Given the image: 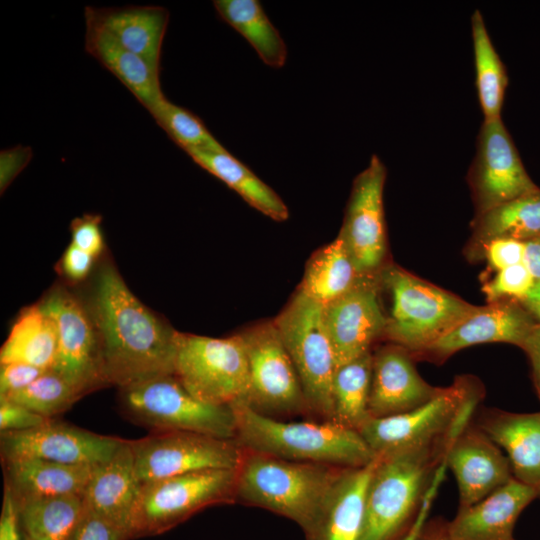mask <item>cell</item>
I'll return each mask as SVG.
<instances>
[{"instance_id":"6da1fadb","label":"cell","mask_w":540,"mask_h":540,"mask_svg":"<svg viewBox=\"0 0 540 540\" xmlns=\"http://www.w3.org/2000/svg\"><path fill=\"white\" fill-rule=\"evenodd\" d=\"M88 310L107 386L122 388L174 374L177 331L134 295L112 264L98 272Z\"/></svg>"},{"instance_id":"7a4b0ae2","label":"cell","mask_w":540,"mask_h":540,"mask_svg":"<svg viewBox=\"0 0 540 540\" xmlns=\"http://www.w3.org/2000/svg\"><path fill=\"white\" fill-rule=\"evenodd\" d=\"M230 407L235 440L247 451L339 468L363 467L376 458L358 431L335 421H279L243 401Z\"/></svg>"},{"instance_id":"3957f363","label":"cell","mask_w":540,"mask_h":540,"mask_svg":"<svg viewBox=\"0 0 540 540\" xmlns=\"http://www.w3.org/2000/svg\"><path fill=\"white\" fill-rule=\"evenodd\" d=\"M343 469L247 451L237 469L235 500L295 522L306 536Z\"/></svg>"},{"instance_id":"277c9868","label":"cell","mask_w":540,"mask_h":540,"mask_svg":"<svg viewBox=\"0 0 540 540\" xmlns=\"http://www.w3.org/2000/svg\"><path fill=\"white\" fill-rule=\"evenodd\" d=\"M463 428L426 446L377 456L359 540H394L411 525L435 471Z\"/></svg>"},{"instance_id":"5b68a950","label":"cell","mask_w":540,"mask_h":540,"mask_svg":"<svg viewBox=\"0 0 540 540\" xmlns=\"http://www.w3.org/2000/svg\"><path fill=\"white\" fill-rule=\"evenodd\" d=\"M378 283L389 299V308L384 310V338L404 347L412 356L478 308L391 262L378 274Z\"/></svg>"},{"instance_id":"8992f818","label":"cell","mask_w":540,"mask_h":540,"mask_svg":"<svg viewBox=\"0 0 540 540\" xmlns=\"http://www.w3.org/2000/svg\"><path fill=\"white\" fill-rule=\"evenodd\" d=\"M125 418L153 431H190L223 439L236 437L233 410L192 396L174 374L119 388Z\"/></svg>"},{"instance_id":"52a82bcc","label":"cell","mask_w":540,"mask_h":540,"mask_svg":"<svg viewBox=\"0 0 540 540\" xmlns=\"http://www.w3.org/2000/svg\"><path fill=\"white\" fill-rule=\"evenodd\" d=\"M482 388L463 376L425 404L405 413L367 420L358 430L375 456L432 444L469 423Z\"/></svg>"},{"instance_id":"ba28073f","label":"cell","mask_w":540,"mask_h":540,"mask_svg":"<svg viewBox=\"0 0 540 540\" xmlns=\"http://www.w3.org/2000/svg\"><path fill=\"white\" fill-rule=\"evenodd\" d=\"M237 470L211 469L140 484L130 539L162 534L209 506L235 500Z\"/></svg>"},{"instance_id":"9c48e42d","label":"cell","mask_w":540,"mask_h":540,"mask_svg":"<svg viewBox=\"0 0 540 540\" xmlns=\"http://www.w3.org/2000/svg\"><path fill=\"white\" fill-rule=\"evenodd\" d=\"M174 376L202 402L248 403L249 367L240 334L214 338L177 331Z\"/></svg>"},{"instance_id":"30bf717a","label":"cell","mask_w":540,"mask_h":540,"mask_svg":"<svg viewBox=\"0 0 540 540\" xmlns=\"http://www.w3.org/2000/svg\"><path fill=\"white\" fill-rule=\"evenodd\" d=\"M323 307L298 290L273 322L297 371L308 408L333 421L336 363Z\"/></svg>"},{"instance_id":"8fae6325","label":"cell","mask_w":540,"mask_h":540,"mask_svg":"<svg viewBox=\"0 0 540 540\" xmlns=\"http://www.w3.org/2000/svg\"><path fill=\"white\" fill-rule=\"evenodd\" d=\"M129 442L140 484L203 470H237L244 456L234 439L190 431H153Z\"/></svg>"},{"instance_id":"7c38bea8","label":"cell","mask_w":540,"mask_h":540,"mask_svg":"<svg viewBox=\"0 0 540 540\" xmlns=\"http://www.w3.org/2000/svg\"><path fill=\"white\" fill-rule=\"evenodd\" d=\"M39 306L57 330V351L51 369L81 397L107 386L100 341L88 307L63 288L52 290Z\"/></svg>"},{"instance_id":"4fadbf2b","label":"cell","mask_w":540,"mask_h":540,"mask_svg":"<svg viewBox=\"0 0 540 540\" xmlns=\"http://www.w3.org/2000/svg\"><path fill=\"white\" fill-rule=\"evenodd\" d=\"M247 355L248 404L261 414H295L309 409L291 357L274 322L239 333Z\"/></svg>"},{"instance_id":"5bb4252c","label":"cell","mask_w":540,"mask_h":540,"mask_svg":"<svg viewBox=\"0 0 540 540\" xmlns=\"http://www.w3.org/2000/svg\"><path fill=\"white\" fill-rule=\"evenodd\" d=\"M466 179L475 215L540 189L526 171L502 118L483 120Z\"/></svg>"},{"instance_id":"9a60e30c","label":"cell","mask_w":540,"mask_h":540,"mask_svg":"<svg viewBox=\"0 0 540 540\" xmlns=\"http://www.w3.org/2000/svg\"><path fill=\"white\" fill-rule=\"evenodd\" d=\"M386 177V166L372 155L353 181L338 234L362 276H377L390 263L384 211Z\"/></svg>"},{"instance_id":"2e32d148","label":"cell","mask_w":540,"mask_h":540,"mask_svg":"<svg viewBox=\"0 0 540 540\" xmlns=\"http://www.w3.org/2000/svg\"><path fill=\"white\" fill-rule=\"evenodd\" d=\"M123 439L51 419L23 431L0 432L1 461L37 458L65 465L97 466L108 461Z\"/></svg>"},{"instance_id":"e0dca14e","label":"cell","mask_w":540,"mask_h":540,"mask_svg":"<svg viewBox=\"0 0 540 540\" xmlns=\"http://www.w3.org/2000/svg\"><path fill=\"white\" fill-rule=\"evenodd\" d=\"M336 368L368 352L384 338L386 316L377 276L364 277L349 292L323 307Z\"/></svg>"},{"instance_id":"ac0fdd59","label":"cell","mask_w":540,"mask_h":540,"mask_svg":"<svg viewBox=\"0 0 540 540\" xmlns=\"http://www.w3.org/2000/svg\"><path fill=\"white\" fill-rule=\"evenodd\" d=\"M537 323L517 301L491 302L478 306L475 312L413 358L441 363L459 350L478 344L509 343L520 347Z\"/></svg>"},{"instance_id":"d6986e66","label":"cell","mask_w":540,"mask_h":540,"mask_svg":"<svg viewBox=\"0 0 540 540\" xmlns=\"http://www.w3.org/2000/svg\"><path fill=\"white\" fill-rule=\"evenodd\" d=\"M457 481L459 510L479 502L513 478L507 456L478 426L469 423L444 456Z\"/></svg>"},{"instance_id":"ffe728a7","label":"cell","mask_w":540,"mask_h":540,"mask_svg":"<svg viewBox=\"0 0 540 540\" xmlns=\"http://www.w3.org/2000/svg\"><path fill=\"white\" fill-rule=\"evenodd\" d=\"M412 354L390 343L372 352V377L368 409L380 418L413 410L436 396L441 388L418 373Z\"/></svg>"},{"instance_id":"44dd1931","label":"cell","mask_w":540,"mask_h":540,"mask_svg":"<svg viewBox=\"0 0 540 540\" xmlns=\"http://www.w3.org/2000/svg\"><path fill=\"white\" fill-rule=\"evenodd\" d=\"M535 498L532 488L512 478L479 502L460 509L445 526L458 540H514L515 523Z\"/></svg>"},{"instance_id":"7402d4cb","label":"cell","mask_w":540,"mask_h":540,"mask_svg":"<svg viewBox=\"0 0 540 540\" xmlns=\"http://www.w3.org/2000/svg\"><path fill=\"white\" fill-rule=\"evenodd\" d=\"M85 23L99 27L120 45L160 71L161 51L169 12L161 6H86Z\"/></svg>"},{"instance_id":"603a6c76","label":"cell","mask_w":540,"mask_h":540,"mask_svg":"<svg viewBox=\"0 0 540 540\" xmlns=\"http://www.w3.org/2000/svg\"><path fill=\"white\" fill-rule=\"evenodd\" d=\"M139 489L130 442L123 439L108 461L95 466L82 495L84 507L124 529L130 537Z\"/></svg>"},{"instance_id":"cb8c5ba5","label":"cell","mask_w":540,"mask_h":540,"mask_svg":"<svg viewBox=\"0 0 540 540\" xmlns=\"http://www.w3.org/2000/svg\"><path fill=\"white\" fill-rule=\"evenodd\" d=\"M478 427L506 452L513 478L540 498V412L486 410Z\"/></svg>"},{"instance_id":"d4e9b609","label":"cell","mask_w":540,"mask_h":540,"mask_svg":"<svg viewBox=\"0 0 540 540\" xmlns=\"http://www.w3.org/2000/svg\"><path fill=\"white\" fill-rule=\"evenodd\" d=\"M376 463L377 456L368 465L342 470L307 540H359Z\"/></svg>"},{"instance_id":"484cf974","label":"cell","mask_w":540,"mask_h":540,"mask_svg":"<svg viewBox=\"0 0 540 540\" xmlns=\"http://www.w3.org/2000/svg\"><path fill=\"white\" fill-rule=\"evenodd\" d=\"M4 484L16 501L83 495L95 466L65 465L37 458L2 460Z\"/></svg>"},{"instance_id":"4316f807","label":"cell","mask_w":540,"mask_h":540,"mask_svg":"<svg viewBox=\"0 0 540 540\" xmlns=\"http://www.w3.org/2000/svg\"><path fill=\"white\" fill-rule=\"evenodd\" d=\"M85 50L111 72L152 114L166 99L159 72L103 29L86 24Z\"/></svg>"},{"instance_id":"83f0119b","label":"cell","mask_w":540,"mask_h":540,"mask_svg":"<svg viewBox=\"0 0 540 540\" xmlns=\"http://www.w3.org/2000/svg\"><path fill=\"white\" fill-rule=\"evenodd\" d=\"M539 235L540 189L475 215L464 254L470 262L480 261L482 249L490 241H526Z\"/></svg>"},{"instance_id":"f1b7e54d","label":"cell","mask_w":540,"mask_h":540,"mask_svg":"<svg viewBox=\"0 0 540 540\" xmlns=\"http://www.w3.org/2000/svg\"><path fill=\"white\" fill-rule=\"evenodd\" d=\"M187 154L259 212L275 221L288 219L289 210L279 195L227 149L193 150Z\"/></svg>"},{"instance_id":"f546056e","label":"cell","mask_w":540,"mask_h":540,"mask_svg":"<svg viewBox=\"0 0 540 540\" xmlns=\"http://www.w3.org/2000/svg\"><path fill=\"white\" fill-rule=\"evenodd\" d=\"M57 351V330L39 304L24 309L0 350V364L25 363L52 368Z\"/></svg>"},{"instance_id":"4dcf8cb0","label":"cell","mask_w":540,"mask_h":540,"mask_svg":"<svg viewBox=\"0 0 540 540\" xmlns=\"http://www.w3.org/2000/svg\"><path fill=\"white\" fill-rule=\"evenodd\" d=\"M362 276L343 240L337 238L309 260L299 290L323 306L354 288Z\"/></svg>"},{"instance_id":"1f68e13d","label":"cell","mask_w":540,"mask_h":540,"mask_svg":"<svg viewBox=\"0 0 540 540\" xmlns=\"http://www.w3.org/2000/svg\"><path fill=\"white\" fill-rule=\"evenodd\" d=\"M219 17L241 34L269 67L282 68L287 47L257 0H215Z\"/></svg>"},{"instance_id":"d6a6232c","label":"cell","mask_w":540,"mask_h":540,"mask_svg":"<svg viewBox=\"0 0 540 540\" xmlns=\"http://www.w3.org/2000/svg\"><path fill=\"white\" fill-rule=\"evenodd\" d=\"M471 33L475 64V85L484 120L501 118L508 85L506 67L496 51L483 15L476 9L471 15Z\"/></svg>"},{"instance_id":"836d02e7","label":"cell","mask_w":540,"mask_h":540,"mask_svg":"<svg viewBox=\"0 0 540 540\" xmlns=\"http://www.w3.org/2000/svg\"><path fill=\"white\" fill-rule=\"evenodd\" d=\"M16 503L27 540H68L84 512L80 495L38 497Z\"/></svg>"},{"instance_id":"e575fe53","label":"cell","mask_w":540,"mask_h":540,"mask_svg":"<svg viewBox=\"0 0 540 540\" xmlns=\"http://www.w3.org/2000/svg\"><path fill=\"white\" fill-rule=\"evenodd\" d=\"M371 377L372 351L336 368L332 382L333 421L358 431L371 418Z\"/></svg>"},{"instance_id":"d590c367","label":"cell","mask_w":540,"mask_h":540,"mask_svg":"<svg viewBox=\"0 0 540 540\" xmlns=\"http://www.w3.org/2000/svg\"><path fill=\"white\" fill-rule=\"evenodd\" d=\"M80 398V394L62 376L49 369L24 389L0 401L15 402L43 417L54 419Z\"/></svg>"},{"instance_id":"8d00e7d4","label":"cell","mask_w":540,"mask_h":540,"mask_svg":"<svg viewBox=\"0 0 540 540\" xmlns=\"http://www.w3.org/2000/svg\"><path fill=\"white\" fill-rule=\"evenodd\" d=\"M151 115L169 138L186 153L193 150L226 149L197 115L167 98Z\"/></svg>"},{"instance_id":"74e56055","label":"cell","mask_w":540,"mask_h":540,"mask_svg":"<svg viewBox=\"0 0 540 540\" xmlns=\"http://www.w3.org/2000/svg\"><path fill=\"white\" fill-rule=\"evenodd\" d=\"M524 259V258H523ZM532 280L524 261L494 272L483 282L482 291L488 303L511 299L525 305Z\"/></svg>"},{"instance_id":"f35d334b","label":"cell","mask_w":540,"mask_h":540,"mask_svg":"<svg viewBox=\"0 0 540 540\" xmlns=\"http://www.w3.org/2000/svg\"><path fill=\"white\" fill-rule=\"evenodd\" d=\"M68 540H130V537L124 529L84 507Z\"/></svg>"},{"instance_id":"ab89813d","label":"cell","mask_w":540,"mask_h":540,"mask_svg":"<svg viewBox=\"0 0 540 540\" xmlns=\"http://www.w3.org/2000/svg\"><path fill=\"white\" fill-rule=\"evenodd\" d=\"M524 241L496 239L487 243L481 252L480 261H486L488 270L496 272L523 261Z\"/></svg>"},{"instance_id":"60d3db41","label":"cell","mask_w":540,"mask_h":540,"mask_svg":"<svg viewBox=\"0 0 540 540\" xmlns=\"http://www.w3.org/2000/svg\"><path fill=\"white\" fill-rule=\"evenodd\" d=\"M71 243L97 257L104 247L101 216L85 214L75 218L71 224Z\"/></svg>"},{"instance_id":"b9f144b4","label":"cell","mask_w":540,"mask_h":540,"mask_svg":"<svg viewBox=\"0 0 540 540\" xmlns=\"http://www.w3.org/2000/svg\"><path fill=\"white\" fill-rule=\"evenodd\" d=\"M49 420L18 403L0 401V432L28 430Z\"/></svg>"},{"instance_id":"7bdbcfd3","label":"cell","mask_w":540,"mask_h":540,"mask_svg":"<svg viewBox=\"0 0 540 540\" xmlns=\"http://www.w3.org/2000/svg\"><path fill=\"white\" fill-rule=\"evenodd\" d=\"M46 370L25 363H4L0 365V399L18 392Z\"/></svg>"},{"instance_id":"ee69618b","label":"cell","mask_w":540,"mask_h":540,"mask_svg":"<svg viewBox=\"0 0 540 540\" xmlns=\"http://www.w3.org/2000/svg\"><path fill=\"white\" fill-rule=\"evenodd\" d=\"M524 264L532 280V288L524 307L540 322V235L524 241Z\"/></svg>"},{"instance_id":"f6af8a7d","label":"cell","mask_w":540,"mask_h":540,"mask_svg":"<svg viewBox=\"0 0 540 540\" xmlns=\"http://www.w3.org/2000/svg\"><path fill=\"white\" fill-rule=\"evenodd\" d=\"M446 470V464L441 463L435 471L432 480L422 498L415 518L399 540H418L419 535L427 522V517L437 496L438 490L445 478Z\"/></svg>"},{"instance_id":"bcb514c9","label":"cell","mask_w":540,"mask_h":540,"mask_svg":"<svg viewBox=\"0 0 540 540\" xmlns=\"http://www.w3.org/2000/svg\"><path fill=\"white\" fill-rule=\"evenodd\" d=\"M0 540H27L21 525L15 497L5 484L0 515Z\"/></svg>"},{"instance_id":"7dc6e473","label":"cell","mask_w":540,"mask_h":540,"mask_svg":"<svg viewBox=\"0 0 540 540\" xmlns=\"http://www.w3.org/2000/svg\"><path fill=\"white\" fill-rule=\"evenodd\" d=\"M94 259L93 255L70 243L62 256V272L72 281H81L90 273Z\"/></svg>"},{"instance_id":"c3c4849f","label":"cell","mask_w":540,"mask_h":540,"mask_svg":"<svg viewBox=\"0 0 540 540\" xmlns=\"http://www.w3.org/2000/svg\"><path fill=\"white\" fill-rule=\"evenodd\" d=\"M31 158L27 147H15L1 151V189H5L11 180L22 170Z\"/></svg>"},{"instance_id":"681fc988","label":"cell","mask_w":540,"mask_h":540,"mask_svg":"<svg viewBox=\"0 0 540 540\" xmlns=\"http://www.w3.org/2000/svg\"><path fill=\"white\" fill-rule=\"evenodd\" d=\"M520 348L528 357L533 383L540 398V322L532 329Z\"/></svg>"},{"instance_id":"f907efd6","label":"cell","mask_w":540,"mask_h":540,"mask_svg":"<svg viewBox=\"0 0 540 540\" xmlns=\"http://www.w3.org/2000/svg\"><path fill=\"white\" fill-rule=\"evenodd\" d=\"M418 540H458L452 537L445 526V523L434 521L431 523L426 522L423 530L421 531Z\"/></svg>"}]
</instances>
